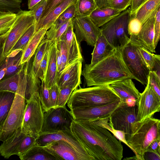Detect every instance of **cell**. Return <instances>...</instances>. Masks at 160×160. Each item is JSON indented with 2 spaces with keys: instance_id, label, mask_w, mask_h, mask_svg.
Listing matches in <instances>:
<instances>
[{
  "instance_id": "47",
  "label": "cell",
  "mask_w": 160,
  "mask_h": 160,
  "mask_svg": "<svg viewBox=\"0 0 160 160\" xmlns=\"http://www.w3.org/2000/svg\"><path fill=\"white\" fill-rule=\"evenodd\" d=\"M72 19H69L62 25L53 33L48 40L56 42L60 41L61 37L71 22Z\"/></svg>"
},
{
  "instance_id": "8",
  "label": "cell",
  "mask_w": 160,
  "mask_h": 160,
  "mask_svg": "<svg viewBox=\"0 0 160 160\" xmlns=\"http://www.w3.org/2000/svg\"><path fill=\"white\" fill-rule=\"evenodd\" d=\"M121 51L123 60L135 79L143 85H147L150 70L138 48L137 43L130 40Z\"/></svg>"
},
{
  "instance_id": "25",
  "label": "cell",
  "mask_w": 160,
  "mask_h": 160,
  "mask_svg": "<svg viewBox=\"0 0 160 160\" xmlns=\"http://www.w3.org/2000/svg\"><path fill=\"white\" fill-rule=\"evenodd\" d=\"M115 49L101 33L98 38L91 53V66L102 60L110 54Z\"/></svg>"
},
{
  "instance_id": "28",
  "label": "cell",
  "mask_w": 160,
  "mask_h": 160,
  "mask_svg": "<svg viewBox=\"0 0 160 160\" xmlns=\"http://www.w3.org/2000/svg\"><path fill=\"white\" fill-rule=\"evenodd\" d=\"M47 30L46 28H43L34 33L22 51L21 64L28 62L32 57L38 45L45 36Z\"/></svg>"
},
{
  "instance_id": "12",
  "label": "cell",
  "mask_w": 160,
  "mask_h": 160,
  "mask_svg": "<svg viewBox=\"0 0 160 160\" xmlns=\"http://www.w3.org/2000/svg\"><path fill=\"white\" fill-rule=\"evenodd\" d=\"M36 141L35 138L25 134L20 128L3 142L0 146V155L6 159L14 155L19 157L34 146Z\"/></svg>"
},
{
  "instance_id": "10",
  "label": "cell",
  "mask_w": 160,
  "mask_h": 160,
  "mask_svg": "<svg viewBox=\"0 0 160 160\" xmlns=\"http://www.w3.org/2000/svg\"><path fill=\"white\" fill-rule=\"evenodd\" d=\"M51 42L48 40L45 36L31 58V63L29 61L26 75L27 83L25 95L26 101L29 98L33 93L38 91L41 83L39 78L40 63Z\"/></svg>"
},
{
  "instance_id": "52",
  "label": "cell",
  "mask_w": 160,
  "mask_h": 160,
  "mask_svg": "<svg viewBox=\"0 0 160 160\" xmlns=\"http://www.w3.org/2000/svg\"><path fill=\"white\" fill-rule=\"evenodd\" d=\"M144 160H160V155L152 152L146 151L143 156Z\"/></svg>"
},
{
  "instance_id": "55",
  "label": "cell",
  "mask_w": 160,
  "mask_h": 160,
  "mask_svg": "<svg viewBox=\"0 0 160 160\" xmlns=\"http://www.w3.org/2000/svg\"><path fill=\"white\" fill-rule=\"evenodd\" d=\"M42 0H28V7L30 10Z\"/></svg>"
},
{
  "instance_id": "51",
  "label": "cell",
  "mask_w": 160,
  "mask_h": 160,
  "mask_svg": "<svg viewBox=\"0 0 160 160\" xmlns=\"http://www.w3.org/2000/svg\"><path fill=\"white\" fill-rule=\"evenodd\" d=\"M160 139H157L151 142L148 147L146 151L155 152L160 155Z\"/></svg>"
},
{
  "instance_id": "44",
  "label": "cell",
  "mask_w": 160,
  "mask_h": 160,
  "mask_svg": "<svg viewBox=\"0 0 160 160\" xmlns=\"http://www.w3.org/2000/svg\"><path fill=\"white\" fill-rule=\"evenodd\" d=\"M46 4V0H42L30 10L32 12L34 15L35 26L41 19L45 9Z\"/></svg>"
},
{
  "instance_id": "57",
  "label": "cell",
  "mask_w": 160,
  "mask_h": 160,
  "mask_svg": "<svg viewBox=\"0 0 160 160\" xmlns=\"http://www.w3.org/2000/svg\"><path fill=\"white\" fill-rule=\"evenodd\" d=\"M10 31V29L6 33L0 34V42L4 40L7 37Z\"/></svg>"
},
{
  "instance_id": "16",
  "label": "cell",
  "mask_w": 160,
  "mask_h": 160,
  "mask_svg": "<svg viewBox=\"0 0 160 160\" xmlns=\"http://www.w3.org/2000/svg\"><path fill=\"white\" fill-rule=\"evenodd\" d=\"M121 101V100H117L105 105L77 108L70 111L73 120L78 121L103 119L109 118Z\"/></svg>"
},
{
  "instance_id": "34",
  "label": "cell",
  "mask_w": 160,
  "mask_h": 160,
  "mask_svg": "<svg viewBox=\"0 0 160 160\" xmlns=\"http://www.w3.org/2000/svg\"><path fill=\"white\" fill-rule=\"evenodd\" d=\"M20 72L0 80V91L9 92L15 93L18 87Z\"/></svg>"
},
{
  "instance_id": "15",
  "label": "cell",
  "mask_w": 160,
  "mask_h": 160,
  "mask_svg": "<svg viewBox=\"0 0 160 160\" xmlns=\"http://www.w3.org/2000/svg\"><path fill=\"white\" fill-rule=\"evenodd\" d=\"M138 121H142L152 117L160 111V97L148 82L143 92L140 93L137 105Z\"/></svg>"
},
{
  "instance_id": "17",
  "label": "cell",
  "mask_w": 160,
  "mask_h": 160,
  "mask_svg": "<svg viewBox=\"0 0 160 160\" xmlns=\"http://www.w3.org/2000/svg\"><path fill=\"white\" fill-rule=\"evenodd\" d=\"M58 140H62L68 143L76 151L85 157L88 160H95L87 152L71 130L40 134L36 138L35 144L43 147L53 142Z\"/></svg>"
},
{
  "instance_id": "22",
  "label": "cell",
  "mask_w": 160,
  "mask_h": 160,
  "mask_svg": "<svg viewBox=\"0 0 160 160\" xmlns=\"http://www.w3.org/2000/svg\"><path fill=\"white\" fill-rule=\"evenodd\" d=\"M60 40L64 42L67 48L68 58L66 67L76 60L82 58L80 45L76 40L73 32L72 21L61 37Z\"/></svg>"
},
{
  "instance_id": "35",
  "label": "cell",
  "mask_w": 160,
  "mask_h": 160,
  "mask_svg": "<svg viewBox=\"0 0 160 160\" xmlns=\"http://www.w3.org/2000/svg\"><path fill=\"white\" fill-rule=\"evenodd\" d=\"M17 17V14L8 11L0 12V34L7 32L11 28Z\"/></svg>"
},
{
  "instance_id": "14",
  "label": "cell",
  "mask_w": 160,
  "mask_h": 160,
  "mask_svg": "<svg viewBox=\"0 0 160 160\" xmlns=\"http://www.w3.org/2000/svg\"><path fill=\"white\" fill-rule=\"evenodd\" d=\"M73 32L78 43L83 41L92 47L101 34L99 28L91 21L89 16L74 17L72 19Z\"/></svg>"
},
{
  "instance_id": "13",
  "label": "cell",
  "mask_w": 160,
  "mask_h": 160,
  "mask_svg": "<svg viewBox=\"0 0 160 160\" xmlns=\"http://www.w3.org/2000/svg\"><path fill=\"white\" fill-rule=\"evenodd\" d=\"M137 121L136 106H129L122 101L109 118L112 128L125 134L126 141L131 135L132 124Z\"/></svg>"
},
{
  "instance_id": "30",
  "label": "cell",
  "mask_w": 160,
  "mask_h": 160,
  "mask_svg": "<svg viewBox=\"0 0 160 160\" xmlns=\"http://www.w3.org/2000/svg\"><path fill=\"white\" fill-rule=\"evenodd\" d=\"M15 96L14 93L0 91V132L8 116Z\"/></svg>"
},
{
  "instance_id": "33",
  "label": "cell",
  "mask_w": 160,
  "mask_h": 160,
  "mask_svg": "<svg viewBox=\"0 0 160 160\" xmlns=\"http://www.w3.org/2000/svg\"><path fill=\"white\" fill-rule=\"evenodd\" d=\"M34 24L31 26L16 42L8 55L12 56L20 51H23L35 32Z\"/></svg>"
},
{
  "instance_id": "37",
  "label": "cell",
  "mask_w": 160,
  "mask_h": 160,
  "mask_svg": "<svg viewBox=\"0 0 160 160\" xmlns=\"http://www.w3.org/2000/svg\"><path fill=\"white\" fill-rule=\"evenodd\" d=\"M79 86L76 84H71L59 89L57 107L65 106L72 93Z\"/></svg>"
},
{
  "instance_id": "36",
  "label": "cell",
  "mask_w": 160,
  "mask_h": 160,
  "mask_svg": "<svg viewBox=\"0 0 160 160\" xmlns=\"http://www.w3.org/2000/svg\"><path fill=\"white\" fill-rule=\"evenodd\" d=\"M38 92L42 107L45 112L52 108L49 89L46 85L45 81H41Z\"/></svg>"
},
{
  "instance_id": "26",
  "label": "cell",
  "mask_w": 160,
  "mask_h": 160,
  "mask_svg": "<svg viewBox=\"0 0 160 160\" xmlns=\"http://www.w3.org/2000/svg\"><path fill=\"white\" fill-rule=\"evenodd\" d=\"M160 0H146L130 14L141 22L142 25L160 8Z\"/></svg>"
},
{
  "instance_id": "1",
  "label": "cell",
  "mask_w": 160,
  "mask_h": 160,
  "mask_svg": "<svg viewBox=\"0 0 160 160\" xmlns=\"http://www.w3.org/2000/svg\"><path fill=\"white\" fill-rule=\"evenodd\" d=\"M71 132L95 160H121V142L105 128L87 121H72Z\"/></svg>"
},
{
  "instance_id": "5",
  "label": "cell",
  "mask_w": 160,
  "mask_h": 160,
  "mask_svg": "<svg viewBox=\"0 0 160 160\" xmlns=\"http://www.w3.org/2000/svg\"><path fill=\"white\" fill-rule=\"evenodd\" d=\"M160 120L152 117L132 125L130 136L126 140L129 148L136 155L142 156L154 140L160 139Z\"/></svg>"
},
{
  "instance_id": "54",
  "label": "cell",
  "mask_w": 160,
  "mask_h": 160,
  "mask_svg": "<svg viewBox=\"0 0 160 160\" xmlns=\"http://www.w3.org/2000/svg\"><path fill=\"white\" fill-rule=\"evenodd\" d=\"M111 0H94L98 8L102 9L109 7Z\"/></svg>"
},
{
  "instance_id": "42",
  "label": "cell",
  "mask_w": 160,
  "mask_h": 160,
  "mask_svg": "<svg viewBox=\"0 0 160 160\" xmlns=\"http://www.w3.org/2000/svg\"><path fill=\"white\" fill-rule=\"evenodd\" d=\"M142 26V25L138 19L130 15L128 25V33L130 36H137Z\"/></svg>"
},
{
  "instance_id": "18",
  "label": "cell",
  "mask_w": 160,
  "mask_h": 160,
  "mask_svg": "<svg viewBox=\"0 0 160 160\" xmlns=\"http://www.w3.org/2000/svg\"><path fill=\"white\" fill-rule=\"evenodd\" d=\"M108 86L122 102L129 106H137L140 93L136 88L132 79H125Z\"/></svg>"
},
{
  "instance_id": "6",
  "label": "cell",
  "mask_w": 160,
  "mask_h": 160,
  "mask_svg": "<svg viewBox=\"0 0 160 160\" xmlns=\"http://www.w3.org/2000/svg\"><path fill=\"white\" fill-rule=\"evenodd\" d=\"M130 18L128 8L101 27V33L114 48L121 49L130 41L128 31Z\"/></svg>"
},
{
  "instance_id": "3",
  "label": "cell",
  "mask_w": 160,
  "mask_h": 160,
  "mask_svg": "<svg viewBox=\"0 0 160 160\" xmlns=\"http://www.w3.org/2000/svg\"><path fill=\"white\" fill-rule=\"evenodd\" d=\"M28 65H23L20 71L17 91L11 108L0 132V141H4L21 128L26 106L25 95Z\"/></svg>"
},
{
  "instance_id": "29",
  "label": "cell",
  "mask_w": 160,
  "mask_h": 160,
  "mask_svg": "<svg viewBox=\"0 0 160 160\" xmlns=\"http://www.w3.org/2000/svg\"><path fill=\"white\" fill-rule=\"evenodd\" d=\"M19 158L21 160H58L44 147L36 144Z\"/></svg>"
},
{
  "instance_id": "50",
  "label": "cell",
  "mask_w": 160,
  "mask_h": 160,
  "mask_svg": "<svg viewBox=\"0 0 160 160\" xmlns=\"http://www.w3.org/2000/svg\"><path fill=\"white\" fill-rule=\"evenodd\" d=\"M63 0H46L45 8L40 20L44 18L54 8Z\"/></svg>"
},
{
  "instance_id": "45",
  "label": "cell",
  "mask_w": 160,
  "mask_h": 160,
  "mask_svg": "<svg viewBox=\"0 0 160 160\" xmlns=\"http://www.w3.org/2000/svg\"><path fill=\"white\" fill-rule=\"evenodd\" d=\"M154 31L153 44L154 47L155 49L160 39V8L158 9L155 15Z\"/></svg>"
},
{
  "instance_id": "23",
  "label": "cell",
  "mask_w": 160,
  "mask_h": 160,
  "mask_svg": "<svg viewBox=\"0 0 160 160\" xmlns=\"http://www.w3.org/2000/svg\"><path fill=\"white\" fill-rule=\"evenodd\" d=\"M48 59L45 82L50 89L57 83L58 73L57 61V47L56 42H52L48 50Z\"/></svg>"
},
{
  "instance_id": "2",
  "label": "cell",
  "mask_w": 160,
  "mask_h": 160,
  "mask_svg": "<svg viewBox=\"0 0 160 160\" xmlns=\"http://www.w3.org/2000/svg\"><path fill=\"white\" fill-rule=\"evenodd\" d=\"M87 87L108 85L126 79H134L125 64L121 49H115L108 56L82 71Z\"/></svg>"
},
{
  "instance_id": "38",
  "label": "cell",
  "mask_w": 160,
  "mask_h": 160,
  "mask_svg": "<svg viewBox=\"0 0 160 160\" xmlns=\"http://www.w3.org/2000/svg\"><path fill=\"white\" fill-rule=\"evenodd\" d=\"M22 0H0V12L10 11L17 13L21 10Z\"/></svg>"
},
{
  "instance_id": "43",
  "label": "cell",
  "mask_w": 160,
  "mask_h": 160,
  "mask_svg": "<svg viewBox=\"0 0 160 160\" xmlns=\"http://www.w3.org/2000/svg\"><path fill=\"white\" fill-rule=\"evenodd\" d=\"M50 45L47 48L40 63L39 78L41 81H45L46 77L48 62V50Z\"/></svg>"
},
{
  "instance_id": "32",
  "label": "cell",
  "mask_w": 160,
  "mask_h": 160,
  "mask_svg": "<svg viewBox=\"0 0 160 160\" xmlns=\"http://www.w3.org/2000/svg\"><path fill=\"white\" fill-rule=\"evenodd\" d=\"M75 5L76 13L75 17L89 16L98 8L94 0H77Z\"/></svg>"
},
{
  "instance_id": "56",
  "label": "cell",
  "mask_w": 160,
  "mask_h": 160,
  "mask_svg": "<svg viewBox=\"0 0 160 160\" xmlns=\"http://www.w3.org/2000/svg\"><path fill=\"white\" fill-rule=\"evenodd\" d=\"M3 41L0 42V65L5 58L3 57L2 54Z\"/></svg>"
},
{
  "instance_id": "11",
  "label": "cell",
  "mask_w": 160,
  "mask_h": 160,
  "mask_svg": "<svg viewBox=\"0 0 160 160\" xmlns=\"http://www.w3.org/2000/svg\"><path fill=\"white\" fill-rule=\"evenodd\" d=\"M17 14L16 18L10 29L9 32L3 41V57L5 58L22 34L34 24L32 12L21 10Z\"/></svg>"
},
{
  "instance_id": "31",
  "label": "cell",
  "mask_w": 160,
  "mask_h": 160,
  "mask_svg": "<svg viewBox=\"0 0 160 160\" xmlns=\"http://www.w3.org/2000/svg\"><path fill=\"white\" fill-rule=\"evenodd\" d=\"M22 54V51H20L14 55L5 58L6 73L4 79L20 72L23 65L21 64Z\"/></svg>"
},
{
  "instance_id": "49",
  "label": "cell",
  "mask_w": 160,
  "mask_h": 160,
  "mask_svg": "<svg viewBox=\"0 0 160 160\" xmlns=\"http://www.w3.org/2000/svg\"><path fill=\"white\" fill-rule=\"evenodd\" d=\"M59 88L56 83L50 89V95L52 108L57 107L59 98Z\"/></svg>"
},
{
  "instance_id": "41",
  "label": "cell",
  "mask_w": 160,
  "mask_h": 160,
  "mask_svg": "<svg viewBox=\"0 0 160 160\" xmlns=\"http://www.w3.org/2000/svg\"><path fill=\"white\" fill-rule=\"evenodd\" d=\"M56 43L57 48L60 52L61 62L60 72L67 66L68 58V52L66 45L64 42L60 40Z\"/></svg>"
},
{
  "instance_id": "46",
  "label": "cell",
  "mask_w": 160,
  "mask_h": 160,
  "mask_svg": "<svg viewBox=\"0 0 160 160\" xmlns=\"http://www.w3.org/2000/svg\"><path fill=\"white\" fill-rule=\"evenodd\" d=\"M148 82L157 94L160 97V78L153 72L150 71Z\"/></svg>"
},
{
  "instance_id": "20",
  "label": "cell",
  "mask_w": 160,
  "mask_h": 160,
  "mask_svg": "<svg viewBox=\"0 0 160 160\" xmlns=\"http://www.w3.org/2000/svg\"><path fill=\"white\" fill-rule=\"evenodd\" d=\"M43 147L58 160H88L85 157L62 140L53 142Z\"/></svg>"
},
{
  "instance_id": "39",
  "label": "cell",
  "mask_w": 160,
  "mask_h": 160,
  "mask_svg": "<svg viewBox=\"0 0 160 160\" xmlns=\"http://www.w3.org/2000/svg\"><path fill=\"white\" fill-rule=\"evenodd\" d=\"M136 42L137 43L138 48L143 58L151 71L153 68L155 60L157 58L160 57V55L155 54L150 52L138 42Z\"/></svg>"
},
{
  "instance_id": "21",
  "label": "cell",
  "mask_w": 160,
  "mask_h": 160,
  "mask_svg": "<svg viewBox=\"0 0 160 160\" xmlns=\"http://www.w3.org/2000/svg\"><path fill=\"white\" fill-rule=\"evenodd\" d=\"M157 12L153 13L142 24L137 36H130V39L138 42L151 53L156 52L154 47L153 40L154 27Z\"/></svg>"
},
{
  "instance_id": "19",
  "label": "cell",
  "mask_w": 160,
  "mask_h": 160,
  "mask_svg": "<svg viewBox=\"0 0 160 160\" xmlns=\"http://www.w3.org/2000/svg\"><path fill=\"white\" fill-rule=\"evenodd\" d=\"M83 61V58L76 60L58 74L57 84L59 89L71 84L80 86L81 83V76Z\"/></svg>"
},
{
  "instance_id": "4",
  "label": "cell",
  "mask_w": 160,
  "mask_h": 160,
  "mask_svg": "<svg viewBox=\"0 0 160 160\" xmlns=\"http://www.w3.org/2000/svg\"><path fill=\"white\" fill-rule=\"evenodd\" d=\"M121 100L108 85L80 87L74 90L67 102L70 109L103 105Z\"/></svg>"
},
{
  "instance_id": "48",
  "label": "cell",
  "mask_w": 160,
  "mask_h": 160,
  "mask_svg": "<svg viewBox=\"0 0 160 160\" xmlns=\"http://www.w3.org/2000/svg\"><path fill=\"white\" fill-rule=\"evenodd\" d=\"M132 1V0H111L109 7L125 10L131 5Z\"/></svg>"
},
{
  "instance_id": "24",
  "label": "cell",
  "mask_w": 160,
  "mask_h": 160,
  "mask_svg": "<svg viewBox=\"0 0 160 160\" xmlns=\"http://www.w3.org/2000/svg\"><path fill=\"white\" fill-rule=\"evenodd\" d=\"M77 0H64L54 8L44 18L40 20L35 26V32L45 28L49 29L57 19L68 7L75 3Z\"/></svg>"
},
{
  "instance_id": "53",
  "label": "cell",
  "mask_w": 160,
  "mask_h": 160,
  "mask_svg": "<svg viewBox=\"0 0 160 160\" xmlns=\"http://www.w3.org/2000/svg\"><path fill=\"white\" fill-rule=\"evenodd\" d=\"M146 0H132L130 9V14L136 10Z\"/></svg>"
},
{
  "instance_id": "40",
  "label": "cell",
  "mask_w": 160,
  "mask_h": 160,
  "mask_svg": "<svg viewBox=\"0 0 160 160\" xmlns=\"http://www.w3.org/2000/svg\"><path fill=\"white\" fill-rule=\"evenodd\" d=\"M101 126L106 128L121 142H122L129 148L125 139V134L122 131L114 129L108 120H104L101 123Z\"/></svg>"
},
{
  "instance_id": "9",
  "label": "cell",
  "mask_w": 160,
  "mask_h": 160,
  "mask_svg": "<svg viewBox=\"0 0 160 160\" xmlns=\"http://www.w3.org/2000/svg\"><path fill=\"white\" fill-rule=\"evenodd\" d=\"M73 120L70 111H69L66 106L51 108L44 112L43 123L40 134L70 130Z\"/></svg>"
},
{
  "instance_id": "7",
  "label": "cell",
  "mask_w": 160,
  "mask_h": 160,
  "mask_svg": "<svg viewBox=\"0 0 160 160\" xmlns=\"http://www.w3.org/2000/svg\"><path fill=\"white\" fill-rule=\"evenodd\" d=\"M26 102L21 130L25 134L36 138L41 132L44 112L38 91L33 93Z\"/></svg>"
},
{
  "instance_id": "27",
  "label": "cell",
  "mask_w": 160,
  "mask_h": 160,
  "mask_svg": "<svg viewBox=\"0 0 160 160\" xmlns=\"http://www.w3.org/2000/svg\"><path fill=\"white\" fill-rule=\"evenodd\" d=\"M124 11L109 7L102 9L97 8L89 17L92 22L100 28Z\"/></svg>"
}]
</instances>
